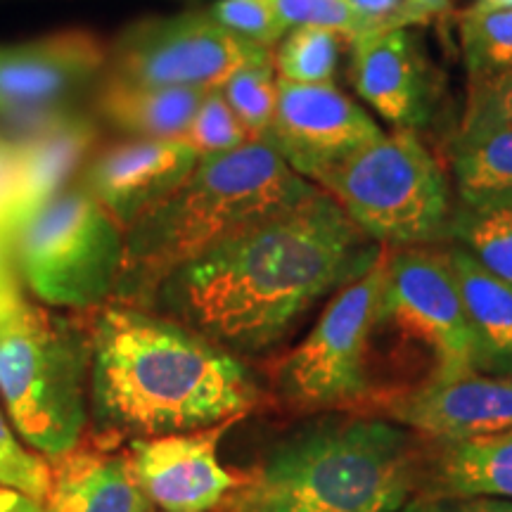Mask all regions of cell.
I'll use <instances>...</instances> for the list:
<instances>
[{
	"instance_id": "obj_1",
	"label": "cell",
	"mask_w": 512,
	"mask_h": 512,
	"mask_svg": "<svg viewBox=\"0 0 512 512\" xmlns=\"http://www.w3.org/2000/svg\"><path fill=\"white\" fill-rule=\"evenodd\" d=\"M384 252L328 192L228 235L159 283L143 309L235 356L271 351L313 304L354 283Z\"/></svg>"
},
{
	"instance_id": "obj_2",
	"label": "cell",
	"mask_w": 512,
	"mask_h": 512,
	"mask_svg": "<svg viewBox=\"0 0 512 512\" xmlns=\"http://www.w3.org/2000/svg\"><path fill=\"white\" fill-rule=\"evenodd\" d=\"M88 313V422L102 446L209 430L240 420L264 399L240 356L174 318L121 302Z\"/></svg>"
},
{
	"instance_id": "obj_3",
	"label": "cell",
	"mask_w": 512,
	"mask_h": 512,
	"mask_svg": "<svg viewBox=\"0 0 512 512\" xmlns=\"http://www.w3.org/2000/svg\"><path fill=\"white\" fill-rule=\"evenodd\" d=\"M425 477L408 427L366 411L316 413L275 439L214 512H399Z\"/></svg>"
},
{
	"instance_id": "obj_4",
	"label": "cell",
	"mask_w": 512,
	"mask_h": 512,
	"mask_svg": "<svg viewBox=\"0 0 512 512\" xmlns=\"http://www.w3.org/2000/svg\"><path fill=\"white\" fill-rule=\"evenodd\" d=\"M316 190L266 138L200 157L181 188L126 230L112 302L145 306L178 266Z\"/></svg>"
},
{
	"instance_id": "obj_5",
	"label": "cell",
	"mask_w": 512,
	"mask_h": 512,
	"mask_svg": "<svg viewBox=\"0 0 512 512\" xmlns=\"http://www.w3.org/2000/svg\"><path fill=\"white\" fill-rule=\"evenodd\" d=\"M91 363L88 323L27 302L0 320V399L19 437L50 460L86 434Z\"/></svg>"
},
{
	"instance_id": "obj_6",
	"label": "cell",
	"mask_w": 512,
	"mask_h": 512,
	"mask_svg": "<svg viewBox=\"0 0 512 512\" xmlns=\"http://www.w3.org/2000/svg\"><path fill=\"white\" fill-rule=\"evenodd\" d=\"M313 185L328 192L377 245L399 249L448 240L451 188L413 131L382 133L320 171Z\"/></svg>"
},
{
	"instance_id": "obj_7",
	"label": "cell",
	"mask_w": 512,
	"mask_h": 512,
	"mask_svg": "<svg viewBox=\"0 0 512 512\" xmlns=\"http://www.w3.org/2000/svg\"><path fill=\"white\" fill-rule=\"evenodd\" d=\"M387 259L389 247H384L368 273L335 292L304 342L268 370V399L280 411H368L377 396L373 332Z\"/></svg>"
},
{
	"instance_id": "obj_8",
	"label": "cell",
	"mask_w": 512,
	"mask_h": 512,
	"mask_svg": "<svg viewBox=\"0 0 512 512\" xmlns=\"http://www.w3.org/2000/svg\"><path fill=\"white\" fill-rule=\"evenodd\" d=\"M380 342L406 361L411 387L477 373L475 337L444 247H389L373 332V344Z\"/></svg>"
},
{
	"instance_id": "obj_9",
	"label": "cell",
	"mask_w": 512,
	"mask_h": 512,
	"mask_svg": "<svg viewBox=\"0 0 512 512\" xmlns=\"http://www.w3.org/2000/svg\"><path fill=\"white\" fill-rule=\"evenodd\" d=\"M126 230L83 185L62 190L19 230L12 256L36 297L93 311L112 302L124 266Z\"/></svg>"
},
{
	"instance_id": "obj_10",
	"label": "cell",
	"mask_w": 512,
	"mask_h": 512,
	"mask_svg": "<svg viewBox=\"0 0 512 512\" xmlns=\"http://www.w3.org/2000/svg\"><path fill=\"white\" fill-rule=\"evenodd\" d=\"M261 50L266 48L223 29L209 10L145 19L110 48V79L211 91Z\"/></svg>"
},
{
	"instance_id": "obj_11",
	"label": "cell",
	"mask_w": 512,
	"mask_h": 512,
	"mask_svg": "<svg viewBox=\"0 0 512 512\" xmlns=\"http://www.w3.org/2000/svg\"><path fill=\"white\" fill-rule=\"evenodd\" d=\"M380 136L373 117L332 83L278 79V105L266 140L306 181L313 183L320 171Z\"/></svg>"
},
{
	"instance_id": "obj_12",
	"label": "cell",
	"mask_w": 512,
	"mask_h": 512,
	"mask_svg": "<svg viewBox=\"0 0 512 512\" xmlns=\"http://www.w3.org/2000/svg\"><path fill=\"white\" fill-rule=\"evenodd\" d=\"M110 48L88 29H64L24 43H0V114L31 119L93 81Z\"/></svg>"
},
{
	"instance_id": "obj_13",
	"label": "cell",
	"mask_w": 512,
	"mask_h": 512,
	"mask_svg": "<svg viewBox=\"0 0 512 512\" xmlns=\"http://www.w3.org/2000/svg\"><path fill=\"white\" fill-rule=\"evenodd\" d=\"M233 422L209 430L128 441V460L143 494L162 512H214L240 482L219 460Z\"/></svg>"
},
{
	"instance_id": "obj_14",
	"label": "cell",
	"mask_w": 512,
	"mask_h": 512,
	"mask_svg": "<svg viewBox=\"0 0 512 512\" xmlns=\"http://www.w3.org/2000/svg\"><path fill=\"white\" fill-rule=\"evenodd\" d=\"M366 413L439 441H467L512 430V377L467 373L377 399Z\"/></svg>"
},
{
	"instance_id": "obj_15",
	"label": "cell",
	"mask_w": 512,
	"mask_h": 512,
	"mask_svg": "<svg viewBox=\"0 0 512 512\" xmlns=\"http://www.w3.org/2000/svg\"><path fill=\"white\" fill-rule=\"evenodd\" d=\"M200 155L181 138H133L88 159L83 188L128 230L188 181Z\"/></svg>"
},
{
	"instance_id": "obj_16",
	"label": "cell",
	"mask_w": 512,
	"mask_h": 512,
	"mask_svg": "<svg viewBox=\"0 0 512 512\" xmlns=\"http://www.w3.org/2000/svg\"><path fill=\"white\" fill-rule=\"evenodd\" d=\"M351 81L396 131H415L432 117V74L406 27L368 31L351 41Z\"/></svg>"
},
{
	"instance_id": "obj_17",
	"label": "cell",
	"mask_w": 512,
	"mask_h": 512,
	"mask_svg": "<svg viewBox=\"0 0 512 512\" xmlns=\"http://www.w3.org/2000/svg\"><path fill=\"white\" fill-rule=\"evenodd\" d=\"M17 145V197L12 207V242L53 197L60 195L76 171L95 155L98 124L86 114L46 112L22 126Z\"/></svg>"
},
{
	"instance_id": "obj_18",
	"label": "cell",
	"mask_w": 512,
	"mask_h": 512,
	"mask_svg": "<svg viewBox=\"0 0 512 512\" xmlns=\"http://www.w3.org/2000/svg\"><path fill=\"white\" fill-rule=\"evenodd\" d=\"M48 512H150L152 503L133 477L126 451L81 444L53 460Z\"/></svg>"
},
{
	"instance_id": "obj_19",
	"label": "cell",
	"mask_w": 512,
	"mask_h": 512,
	"mask_svg": "<svg viewBox=\"0 0 512 512\" xmlns=\"http://www.w3.org/2000/svg\"><path fill=\"white\" fill-rule=\"evenodd\" d=\"M444 249L475 337L477 373L512 377V287L463 247L448 242Z\"/></svg>"
},
{
	"instance_id": "obj_20",
	"label": "cell",
	"mask_w": 512,
	"mask_h": 512,
	"mask_svg": "<svg viewBox=\"0 0 512 512\" xmlns=\"http://www.w3.org/2000/svg\"><path fill=\"white\" fill-rule=\"evenodd\" d=\"M204 95V88L138 86L107 79L98 95V112L131 136L176 140L185 136Z\"/></svg>"
},
{
	"instance_id": "obj_21",
	"label": "cell",
	"mask_w": 512,
	"mask_h": 512,
	"mask_svg": "<svg viewBox=\"0 0 512 512\" xmlns=\"http://www.w3.org/2000/svg\"><path fill=\"white\" fill-rule=\"evenodd\" d=\"M444 496L512 498V430L467 441H441L432 465Z\"/></svg>"
},
{
	"instance_id": "obj_22",
	"label": "cell",
	"mask_w": 512,
	"mask_h": 512,
	"mask_svg": "<svg viewBox=\"0 0 512 512\" xmlns=\"http://www.w3.org/2000/svg\"><path fill=\"white\" fill-rule=\"evenodd\" d=\"M458 202L512 200V126L453 143Z\"/></svg>"
},
{
	"instance_id": "obj_23",
	"label": "cell",
	"mask_w": 512,
	"mask_h": 512,
	"mask_svg": "<svg viewBox=\"0 0 512 512\" xmlns=\"http://www.w3.org/2000/svg\"><path fill=\"white\" fill-rule=\"evenodd\" d=\"M512 287V200L453 204L448 240Z\"/></svg>"
},
{
	"instance_id": "obj_24",
	"label": "cell",
	"mask_w": 512,
	"mask_h": 512,
	"mask_svg": "<svg viewBox=\"0 0 512 512\" xmlns=\"http://www.w3.org/2000/svg\"><path fill=\"white\" fill-rule=\"evenodd\" d=\"M470 91L512 69V5L475 8L460 19Z\"/></svg>"
},
{
	"instance_id": "obj_25",
	"label": "cell",
	"mask_w": 512,
	"mask_h": 512,
	"mask_svg": "<svg viewBox=\"0 0 512 512\" xmlns=\"http://www.w3.org/2000/svg\"><path fill=\"white\" fill-rule=\"evenodd\" d=\"M223 98L247 131L249 140L266 138L278 105V79L271 48L240 64L221 86Z\"/></svg>"
},
{
	"instance_id": "obj_26",
	"label": "cell",
	"mask_w": 512,
	"mask_h": 512,
	"mask_svg": "<svg viewBox=\"0 0 512 512\" xmlns=\"http://www.w3.org/2000/svg\"><path fill=\"white\" fill-rule=\"evenodd\" d=\"M339 34L325 29H290L273 53L275 72L292 83H332L339 62Z\"/></svg>"
},
{
	"instance_id": "obj_27",
	"label": "cell",
	"mask_w": 512,
	"mask_h": 512,
	"mask_svg": "<svg viewBox=\"0 0 512 512\" xmlns=\"http://www.w3.org/2000/svg\"><path fill=\"white\" fill-rule=\"evenodd\" d=\"M181 140L188 143L197 155L204 157L235 150V147L249 143V136L238 117H235V112L230 110L221 88H211L204 95L200 110H197L195 119H192Z\"/></svg>"
},
{
	"instance_id": "obj_28",
	"label": "cell",
	"mask_w": 512,
	"mask_h": 512,
	"mask_svg": "<svg viewBox=\"0 0 512 512\" xmlns=\"http://www.w3.org/2000/svg\"><path fill=\"white\" fill-rule=\"evenodd\" d=\"M0 486L22 491L43 505L53 489V465L19 444L8 420L0 413Z\"/></svg>"
},
{
	"instance_id": "obj_29",
	"label": "cell",
	"mask_w": 512,
	"mask_h": 512,
	"mask_svg": "<svg viewBox=\"0 0 512 512\" xmlns=\"http://www.w3.org/2000/svg\"><path fill=\"white\" fill-rule=\"evenodd\" d=\"M287 29H325L351 41L368 34V24L351 10L347 0H268Z\"/></svg>"
},
{
	"instance_id": "obj_30",
	"label": "cell",
	"mask_w": 512,
	"mask_h": 512,
	"mask_svg": "<svg viewBox=\"0 0 512 512\" xmlns=\"http://www.w3.org/2000/svg\"><path fill=\"white\" fill-rule=\"evenodd\" d=\"M209 15L233 36L264 48L278 46L285 31H290L268 0H216Z\"/></svg>"
},
{
	"instance_id": "obj_31",
	"label": "cell",
	"mask_w": 512,
	"mask_h": 512,
	"mask_svg": "<svg viewBox=\"0 0 512 512\" xmlns=\"http://www.w3.org/2000/svg\"><path fill=\"white\" fill-rule=\"evenodd\" d=\"M501 126H512V69L470 91L456 140L482 136Z\"/></svg>"
},
{
	"instance_id": "obj_32",
	"label": "cell",
	"mask_w": 512,
	"mask_h": 512,
	"mask_svg": "<svg viewBox=\"0 0 512 512\" xmlns=\"http://www.w3.org/2000/svg\"><path fill=\"white\" fill-rule=\"evenodd\" d=\"M347 3L368 24L370 31L406 27L403 24L406 0H347Z\"/></svg>"
},
{
	"instance_id": "obj_33",
	"label": "cell",
	"mask_w": 512,
	"mask_h": 512,
	"mask_svg": "<svg viewBox=\"0 0 512 512\" xmlns=\"http://www.w3.org/2000/svg\"><path fill=\"white\" fill-rule=\"evenodd\" d=\"M27 299L22 297L17 283V266L12 247L5 240H0V320L8 318L12 311H17Z\"/></svg>"
},
{
	"instance_id": "obj_34",
	"label": "cell",
	"mask_w": 512,
	"mask_h": 512,
	"mask_svg": "<svg viewBox=\"0 0 512 512\" xmlns=\"http://www.w3.org/2000/svg\"><path fill=\"white\" fill-rule=\"evenodd\" d=\"M451 10V0H406L403 8V24H418L427 19L446 15Z\"/></svg>"
},
{
	"instance_id": "obj_35",
	"label": "cell",
	"mask_w": 512,
	"mask_h": 512,
	"mask_svg": "<svg viewBox=\"0 0 512 512\" xmlns=\"http://www.w3.org/2000/svg\"><path fill=\"white\" fill-rule=\"evenodd\" d=\"M0 512H48L46 505L22 491L0 486Z\"/></svg>"
},
{
	"instance_id": "obj_36",
	"label": "cell",
	"mask_w": 512,
	"mask_h": 512,
	"mask_svg": "<svg viewBox=\"0 0 512 512\" xmlns=\"http://www.w3.org/2000/svg\"><path fill=\"white\" fill-rule=\"evenodd\" d=\"M458 512H512V501H501V498H470L463 503Z\"/></svg>"
},
{
	"instance_id": "obj_37",
	"label": "cell",
	"mask_w": 512,
	"mask_h": 512,
	"mask_svg": "<svg viewBox=\"0 0 512 512\" xmlns=\"http://www.w3.org/2000/svg\"><path fill=\"white\" fill-rule=\"evenodd\" d=\"M399 512H458V508H444V505L434 501H411L403 505Z\"/></svg>"
},
{
	"instance_id": "obj_38",
	"label": "cell",
	"mask_w": 512,
	"mask_h": 512,
	"mask_svg": "<svg viewBox=\"0 0 512 512\" xmlns=\"http://www.w3.org/2000/svg\"><path fill=\"white\" fill-rule=\"evenodd\" d=\"M512 0H477L475 8H508Z\"/></svg>"
},
{
	"instance_id": "obj_39",
	"label": "cell",
	"mask_w": 512,
	"mask_h": 512,
	"mask_svg": "<svg viewBox=\"0 0 512 512\" xmlns=\"http://www.w3.org/2000/svg\"><path fill=\"white\" fill-rule=\"evenodd\" d=\"M150 512H152V510H150Z\"/></svg>"
}]
</instances>
